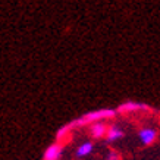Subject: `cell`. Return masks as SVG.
Wrapping results in <instances>:
<instances>
[{
    "label": "cell",
    "mask_w": 160,
    "mask_h": 160,
    "mask_svg": "<svg viewBox=\"0 0 160 160\" xmlns=\"http://www.w3.org/2000/svg\"><path fill=\"white\" fill-rule=\"evenodd\" d=\"M71 129H72V128H71V126H69V125L63 126V128H60V129H59V131H58V134H56V137H58L59 140H63L65 137L68 135V132L71 131Z\"/></svg>",
    "instance_id": "obj_8"
},
{
    "label": "cell",
    "mask_w": 160,
    "mask_h": 160,
    "mask_svg": "<svg viewBox=\"0 0 160 160\" xmlns=\"http://www.w3.org/2000/svg\"><path fill=\"white\" fill-rule=\"evenodd\" d=\"M91 151H92V144L90 141H87V142H82L81 146L78 147L77 156L78 157H85V156H88Z\"/></svg>",
    "instance_id": "obj_7"
},
{
    "label": "cell",
    "mask_w": 160,
    "mask_h": 160,
    "mask_svg": "<svg viewBox=\"0 0 160 160\" xmlns=\"http://www.w3.org/2000/svg\"><path fill=\"white\" fill-rule=\"evenodd\" d=\"M116 115V112L113 109H100V110H92V112H88L85 115L69 123L71 128H75V126H84V125H90L92 122H97V121H102V119H109V118H113Z\"/></svg>",
    "instance_id": "obj_1"
},
{
    "label": "cell",
    "mask_w": 160,
    "mask_h": 160,
    "mask_svg": "<svg viewBox=\"0 0 160 160\" xmlns=\"http://www.w3.org/2000/svg\"><path fill=\"white\" fill-rule=\"evenodd\" d=\"M90 134H91V137H94V138H102V137L106 135V131H107V126L103 123V122L97 121V122H92V123H90Z\"/></svg>",
    "instance_id": "obj_5"
},
{
    "label": "cell",
    "mask_w": 160,
    "mask_h": 160,
    "mask_svg": "<svg viewBox=\"0 0 160 160\" xmlns=\"http://www.w3.org/2000/svg\"><path fill=\"white\" fill-rule=\"evenodd\" d=\"M106 135H107V141L112 142V141H116V140H119V138H122V137H123V131H122L119 126L113 125V126H110V128H107Z\"/></svg>",
    "instance_id": "obj_6"
},
{
    "label": "cell",
    "mask_w": 160,
    "mask_h": 160,
    "mask_svg": "<svg viewBox=\"0 0 160 160\" xmlns=\"http://www.w3.org/2000/svg\"><path fill=\"white\" fill-rule=\"evenodd\" d=\"M150 112L151 109L144 103H135V102H126L118 107L119 113H132V112Z\"/></svg>",
    "instance_id": "obj_2"
},
{
    "label": "cell",
    "mask_w": 160,
    "mask_h": 160,
    "mask_svg": "<svg viewBox=\"0 0 160 160\" xmlns=\"http://www.w3.org/2000/svg\"><path fill=\"white\" fill-rule=\"evenodd\" d=\"M156 131L154 129H151V128H142L140 132H138V137H140V140L142 144H146V146H150L153 144V141L156 140Z\"/></svg>",
    "instance_id": "obj_4"
},
{
    "label": "cell",
    "mask_w": 160,
    "mask_h": 160,
    "mask_svg": "<svg viewBox=\"0 0 160 160\" xmlns=\"http://www.w3.org/2000/svg\"><path fill=\"white\" fill-rule=\"evenodd\" d=\"M107 160H119V154L116 151H110L109 156H107Z\"/></svg>",
    "instance_id": "obj_9"
},
{
    "label": "cell",
    "mask_w": 160,
    "mask_h": 160,
    "mask_svg": "<svg viewBox=\"0 0 160 160\" xmlns=\"http://www.w3.org/2000/svg\"><path fill=\"white\" fill-rule=\"evenodd\" d=\"M62 156V146L60 144H52L47 147V150L44 151L43 159L44 160H59Z\"/></svg>",
    "instance_id": "obj_3"
}]
</instances>
